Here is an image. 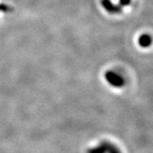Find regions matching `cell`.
Listing matches in <instances>:
<instances>
[{"label":"cell","instance_id":"obj_1","mask_svg":"<svg viewBox=\"0 0 153 153\" xmlns=\"http://www.w3.org/2000/svg\"><path fill=\"white\" fill-rule=\"evenodd\" d=\"M105 79L111 86L116 88H121L124 85V78L123 76L113 71H109L105 74Z\"/></svg>","mask_w":153,"mask_h":153},{"label":"cell","instance_id":"obj_2","mask_svg":"<svg viewBox=\"0 0 153 153\" xmlns=\"http://www.w3.org/2000/svg\"><path fill=\"white\" fill-rule=\"evenodd\" d=\"M89 153H119L118 151L110 144H103L100 147L91 150Z\"/></svg>","mask_w":153,"mask_h":153},{"label":"cell","instance_id":"obj_3","mask_svg":"<svg viewBox=\"0 0 153 153\" xmlns=\"http://www.w3.org/2000/svg\"><path fill=\"white\" fill-rule=\"evenodd\" d=\"M102 5L106 10L111 13V14H116L120 12L122 10V7L119 4H114L113 3H111L110 0H102Z\"/></svg>","mask_w":153,"mask_h":153},{"label":"cell","instance_id":"obj_4","mask_svg":"<svg viewBox=\"0 0 153 153\" xmlns=\"http://www.w3.org/2000/svg\"><path fill=\"white\" fill-rule=\"evenodd\" d=\"M139 45L142 48H148L152 45V38L150 35L148 34H142L140 38H139Z\"/></svg>","mask_w":153,"mask_h":153},{"label":"cell","instance_id":"obj_5","mask_svg":"<svg viewBox=\"0 0 153 153\" xmlns=\"http://www.w3.org/2000/svg\"><path fill=\"white\" fill-rule=\"evenodd\" d=\"M132 0H119V5L121 7H123V6H128L130 4Z\"/></svg>","mask_w":153,"mask_h":153},{"label":"cell","instance_id":"obj_6","mask_svg":"<svg viewBox=\"0 0 153 153\" xmlns=\"http://www.w3.org/2000/svg\"><path fill=\"white\" fill-rule=\"evenodd\" d=\"M10 7L5 5V4H1L0 5V10L1 11H10Z\"/></svg>","mask_w":153,"mask_h":153}]
</instances>
